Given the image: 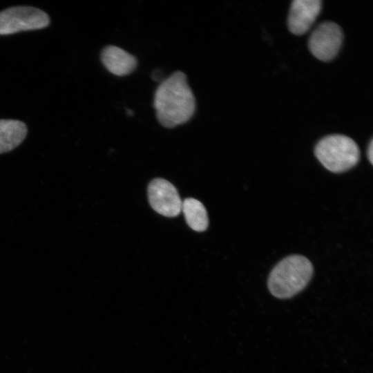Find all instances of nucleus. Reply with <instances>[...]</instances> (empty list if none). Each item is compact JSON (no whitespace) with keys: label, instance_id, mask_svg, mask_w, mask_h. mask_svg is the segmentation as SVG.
I'll list each match as a JSON object with an SVG mask.
<instances>
[{"label":"nucleus","instance_id":"obj_2","mask_svg":"<svg viewBox=\"0 0 373 373\" xmlns=\"http://www.w3.org/2000/svg\"><path fill=\"white\" fill-rule=\"evenodd\" d=\"M313 273V265L306 257L289 256L271 271L267 280L268 289L278 298H289L307 286Z\"/></svg>","mask_w":373,"mask_h":373},{"label":"nucleus","instance_id":"obj_3","mask_svg":"<svg viewBox=\"0 0 373 373\" xmlns=\"http://www.w3.org/2000/svg\"><path fill=\"white\" fill-rule=\"evenodd\" d=\"M314 154L326 169L336 173L352 169L360 159L357 144L343 135H330L322 138L314 148Z\"/></svg>","mask_w":373,"mask_h":373},{"label":"nucleus","instance_id":"obj_5","mask_svg":"<svg viewBox=\"0 0 373 373\" xmlns=\"http://www.w3.org/2000/svg\"><path fill=\"white\" fill-rule=\"evenodd\" d=\"M341 28L332 21L320 23L311 34L308 47L312 55L323 61H329L338 54L343 43Z\"/></svg>","mask_w":373,"mask_h":373},{"label":"nucleus","instance_id":"obj_11","mask_svg":"<svg viewBox=\"0 0 373 373\" xmlns=\"http://www.w3.org/2000/svg\"><path fill=\"white\" fill-rule=\"evenodd\" d=\"M367 158L370 161V162L372 164H373V141L372 140H370L369 146L367 147Z\"/></svg>","mask_w":373,"mask_h":373},{"label":"nucleus","instance_id":"obj_8","mask_svg":"<svg viewBox=\"0 0 373 373\" xmlns=\"http://www.w3.org/2000/svg\"><path fill=\"white\" fill-rule=\"evenodd\" d=\"M100 58L104 67L117 76L131 74L137 65L135 57L115 46H107L103 48Z\"/></svg>","mask_w":373,"mask_h":373},{"label":"nucleus","instance_id":"obj_4","mask_svg":"<svg viewBox=\"0 0 373 373\" xmlns=\"http://www.w3.org/2000/svg\"><path fill=\"white\" fill-rule=\"evenodd\" d=\"M44 11L32 6H13L0 12V35L44 28L50 24Z\"/></svg>","mask_w":373,"mask_h":373},{"label":"nucleus","instance_id":"obj_10","mask_svg":"<svg viewBox=\"0 0 373 373\" xmlns=\"http://www.w3.org/2000/svg\"><path fill=\"white\" fill-rule=\"evenodd\" d=\"M181 211L183 212L187 224L194 231H205L209 226V218L203 204L193 198H186L182 202Z\"/></svg>","mask_w":373,"mask_h":373},{"label":"nucleus","instance_id":"obj_9","mask_svg":"<svg viewBox=\"0 0 373 373\" xmlns=\"http://www.w3.org/2000/svg\"><path fill=\"white\" fill-rule=\"evenodd\" d=\"M26 124L16 119H0V154L17 147L26 138Z\"/></svg>","mask_w":373,"mask_h":373},{"label":"nucleus","instance_id":"obj_6","mask_svg":"<svg viewBox=\"0 0 373 373\" xmlns=\"http://www.w3.org/2000/svg\"><path fill=\"white\" fill-rule=\"evenodd\" d=\"M148 198L151 207L166 217H175L181 211L182 202L176 188L162 178L153 180L148 186Z\"/></svg>","mask_w":373,"mask_h":373},{"label":"nucleus","instance_id":"obj_1","mask_svg":"<svg viewBox=\"0 0 373 373\" xmlns=\"http://www.w3.org/2000/svg\"><path fill=\"white\" fill-rule=\"evenodd\" d=\"M195 98L186 75L176 71L157 88L153 107L160 124L173 128L187 122L195 111Z\"/></svg>","mask_w":373,"mask_h":373},{"label":"nucleus","instance_id":"obj_7","mask_svg":"<svg viewBox=\"0 0 373 373\" xmlns=\"http://www.w3.org/2000/svg\"><path fill=\"white\" fill-rule=\"evenodd\" d=\"M321 8V0H294L287 19L289 31L296 35L305 34L315 21Z\"/></svg>","mask_w":373,"mask_h":373}]
</instances>
